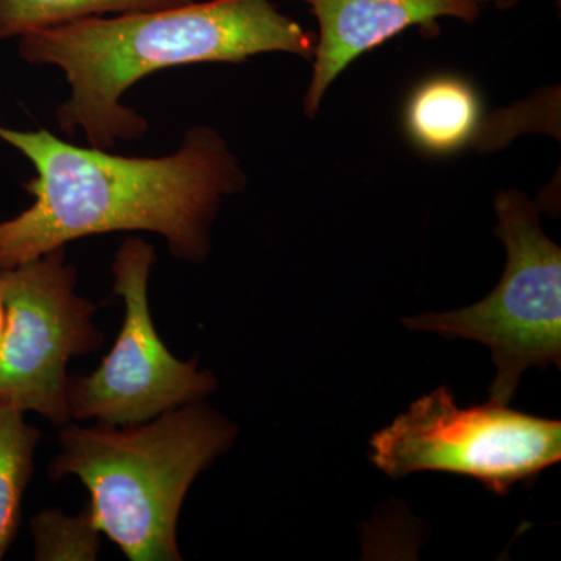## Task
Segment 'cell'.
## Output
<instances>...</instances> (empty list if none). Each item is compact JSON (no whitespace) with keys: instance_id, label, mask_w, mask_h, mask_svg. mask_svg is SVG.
Wrapping results in <instances>:
<instances>
[{"instance_id":"cell-8","label":"cell","mask_w":561,"mask_h":561,"mask_svg":"<svg viewBox=\"0 0 561 561\" xmlns=\"http://www.w3.org/2000/svg\"><path fill=\"white\" fill-rule=\"evenodd\" d=\"M319 21L313 73L305 111L313 117L324 92L351 61L409 27L432 32L438 20L474 22L481 14L476 0H302Z\"/></svg>"},{"instance_id":"cell-5","label":"cell","mask_w":561,"mask_h":561,"mask_svg":"<svg viewBox=\"0 0 561 561\" xmlns=\"http://www.w3.org/2000/svg\"><path fill=\"white\" fill-rule=\"evenodd\" d=\"M561 459V421L486 402L460 408L448 387L412 402L376 432L370 461L391 479L435 471L468 476L491 493L530 485Z\"/></svg>"},{"instance_id":"cell-2","label":"cell","mask_w":561,"mask_h":561,"mask_svg":"<svg viewBox=\"0 0 561 561\" xmlns=\"http://www.w3.org/2000/svg\"><path fill=\"white\" fill-rule=\"evenodd\" d=\"M316 41L271 0H208L169 9L87 18L21 36V57L60 68L70 98L57 111L61 130H81L108 150L147 130L121 99L157 70L205 61H242L267 51L312 58Z\"/></svg>"},{"instance_id":"cell-11","label":"cell","mask_w":561,"mask_h":561,"mask_svg":"<svg viewBox=\"0 0 561 561\" xmlns=\"http://www.w3.org/2000/svg\"><path fill=\"white\" fill-rule=\"evenodd\" d=\"M194 0H0V39L66 22L169 9Z\"/></svg>"},{"instance_id":"cell-15","label":"cell","mask_w":561,"mask_h":561,"mask_svg":"<svg viewBox=\"0 0 561 561\" xmlns=\"http://www.w3.org/2000/svg\"><path fill=\"white\" fill-rule=\"evenodd\" d=\"M556 2H557V5H560V0H556Z\"/></svg>"},{"instance_id":"cell-9","label":"cell","mask_w":561,"mask_h":561,"mask_svg":"<svg viewBox=\"0 0 561 561\" xmlns=\"http://www.w3.org/2000/svg\"><path fill=\"white\" fill-rule=\"evenodd\" d=\"M481 105L478 94L457 77L424 81L409 99L405 127L416 146L431 153H449L476 138Z\"/></svg>"},{"instance_id":"cell-13","label":"cell","mask_w":561,"mask_h":561,"mask_svg":"<svg viewBox=\"0 0 561 561\" xmlns=\"http://www.w3.org/2000/svg\"><path fill=\"white\" fill-rule=\"evenodd\" d=\"M476 2H478L479 5H481V3H493L497 9L507 10L515 7L516 3H518V0H476Z\"/></svg>"},{"instance_id":"cell-7","label":"cell","mask_w":561,"mask_h":561,"mask_svg":"<svg viewBox=\"0 0 561 561\" xmlns=\"http://www.w3.org/2000/svg\"><path fill=\"white\" fill-rule=\"evenodd\" d=\"M153 262V249L139 238L127 239L117 251L114 291L124 298V324L98 370L68 379L70 419L133 426L202 401L216 389L213 373L197 370L195 359H176L158 335L147 295Z\"/></svg>"},{"instance_id":"cell-3","label":"cell","mask_w":561,"mask_h":561,"mask_svg":"<svg viewBox=\"0 0 561 561\" xmlns=\"http://www.w3.org/2000/svg\"><path fill=\"white\" fill-rule=\"evenodd\" d=\"M124 427L62 430L50 478L80 479L95 529L128 560H181L176 524L187 490L238 430L201 401Z\"/></svg>"},{"instance_id":"cell-1","label":"cell","mask_w":561,"mask_h":561,"mask_svg":"<svg viewBox=\"0 0 561 561\" xmlns=\"http://www.w3.org/2000/svg\"><path fill=\"white\" fill-rule=\"evenodd\" d=\"M0 139L22 151L36 171L25 183L35 203L0 224V268L117 231L157 232L176 257L201 262L221 198L245 184L227 142L208 127L191 128L180 150L162 158L119 157L72 146L47 130L2 125Z\"/></svg>"},{"instance_id":"cell-12","label":"cell","mask_w":561,"mask_h":561,"mask_svg":"<svg viewBox=\"0 0 561 561\" xmlns=\"http://www.w3.org/2000/svg\"><path fill=\"white\" fill-rule=\"evenodd\" d=\"M38 560H95L99 552V531L90 513L76 518L60 512H46L33 522Z\"/></svg>"},{"instance_id":"cell-6","label":"cell","mask_w":561,"mask_h":561,"mask_svg":"<svg viewBox=\"0 0 561 561\" xmlns=\"http://www.w3.org/2000/svg\"><path fill=\"white\" fill-rule=\"evenodd\" d=\"M77 271L65 247L0 268L5 330L0 342V402L68 423V362L101 348L94 306L76 294Z\"/></svg>"},{"instance_id":"cell-10","label":"cell","mask_w":561,"mask_h":561,"mask_svg":"<svg viewBox=\"0 0 561 561\" xmlns=\"http://www.w3.org/2000/svg\"><path fill=\"white\" fill-rule=\"evenodd\" d=\"M22 413L0 402V559L20 529L22 494L39 440L38 430L28 426Z\"/></svg>"},{"instance_id":"cell-4","label":"cell","mask_w":561,"mask_h":561,"mask_svg":"<svg viewBox=\"0 0 561 561\" xmlns=\"http://www.w3.org/2000/svg\"><path fill=\"white\" fill-rule=\"evenodd\" d=\"M494 234L507 251L504 273L489 297L468 308L402 320L412 331L483 343L496 376L490 402L507 405L524 371L561 367V250L540 225V208L522 191L494 202Z\"/></svg>"},{"instance_id":"cell-14","label":"cell","mask_w":561,"mask_h":561,"mask_svg":"<svg viewBox=\"0 0 561 561\" xmlns=\"http://www.w3.org/2000/svg\"><path fill=\"white\" fill-rule=\"evenodd\" d=\"M3 330H5V309H3L2 298H0V342H2Z\"/></svg>"}]
</instances>
